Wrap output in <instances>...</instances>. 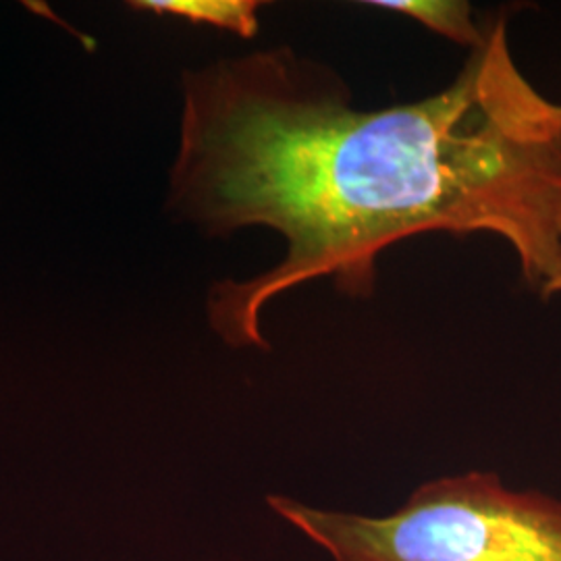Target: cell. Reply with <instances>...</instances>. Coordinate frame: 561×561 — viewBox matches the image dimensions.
<instances>
[{"instance_id": "4", "label": "cell", "mask_w": 561, "mask_h": 561, "mask_svg": "<svg viewBox=\"0 0 561 561\" xmlns=\"http://www.w3.org/2000/svg\"><path fill=\"white\" fill-rule=\"evenodd\" d=\"M370 7L419 21L431 32L470 50L479 48L486 36V27L472 20V7L460 0H377Z\"/></svg>"}, {"instance_id": "1", "label": "cell", "mask_w": 561, "mask_h": 561, "mask_svg": "<svg viewBox=\"0 0 561 561\" xmlns=\"http://www.w3.org/2000/svg\"><path fill=\"white\" fill-rule=\"evenodd\" d=\"M181 88L167 208L208 236L285 240L268 271L213 285L227 345L266 350L262 310L306 283L370 296L382 252L422 233L497 236L539 294H561V104L524 78L505 18L421 102L362 111L289 48L185 71Z\"/></svg>"}, {"instance_id": "2", "label": "cell", "mask_w": 561, "mask_h": 561, "mask_svg": "<svg viewBox=\"0 0 561 561\" xmlns=\"http://www.w3.org/2000/svg\"><path fill=\"white\" fill-rule=\"evenodd\" d=\"M268 505L335 561H561V502L505 489L495 474L426 482L385 518Z\"/></svg>"}, {"instance_id": "3", "label": "cell", "mask_w": 561, "mask_h": 561, "mask_svg": "<svg viewBox=\"0 0 561 561\" xmlns=\"http://www.w3.org/2000/svg\"><path fill=\"white\" fill-rule=\"evenodd\" d=\"M131 11L171 15L194 25H210L240 38L259 34L261 2L256 0H131Z\"/></svg>"}]
</instances>
